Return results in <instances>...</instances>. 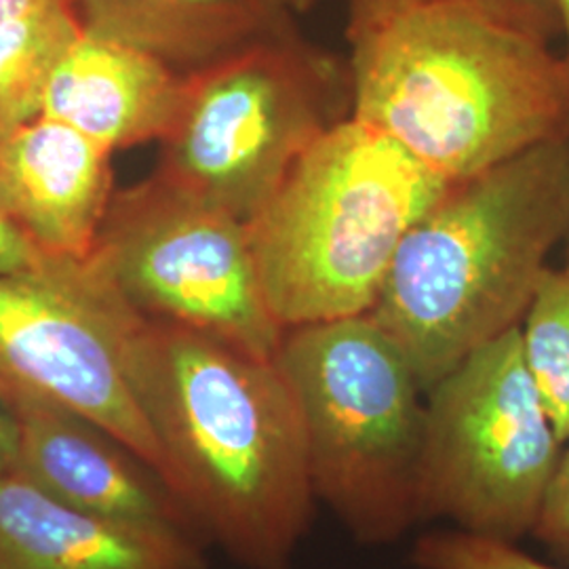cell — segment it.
Listing matches in <instances>:
<instances>
[{
    "label": "cell",
    "mask_w": 569,
    "mask_h": 569,
    "mask_svg": "<svg viewBox=\"0 0 569 569\" xmlns=\"http://www.w3.org/2000/svg\"><path fill=\"white\" fill-rule=\"evenodd\" d=\"M124 366L178 496L244 569H291L315 517L305 428L274 359L138 319Z\"/></svg>",
    "instance_id": "1"
},
{
    "label": "cell",
    "mask_w": 569,
    "mask_h": 569,
    "mask_svg": "<svg viewBox=\"0 0 569 569\" xmlns=\"http://www.w3.org/2000/svg\"><path fill=\"white\" fill-rule=\"evenodd\" d=\"M352 110L448 182L569 136V70L550 42L456 2L346 32Z\"/></svg>",
    "instance_id": "2"
},
{
    "label": "cell",
    "mask_w": 569,
    "mask_h": 569,
    "mask_svg": "<svg viewBox=\"0 0 569 569\" xmlns=\"http://www.w3.org/2000/svg\"><path fill=\"white\" fill-rule=\"evenodd\" d=\"M569 232V136L453 182L407 232L369 312L425 390L521 326Z\"/></svg>",
    "instance_id": "3"
},
{
    "label": "cell",
    "mask_w": 569,
    "mask_h": 569,
    "mask_svg": "<svg viewBox=\"0 0 569 569\" xmlns=\"http://www.w3.org/2000/svg\"><path fill=\"white\" fill-rule=\"evenodd\" d=\"M449 186L352 114L333 124L249 222L279 326L369 315L407 232Z\"/></svg>",
    "instance_id": "4"
},
{
    "label": "cell",
    "mask_w": 569,
    "mask_h": 569,
    "mask_svg": "<svg viewBox=\"0 0 569 569\" xmlns=\"http://www.w3.org/2000/svg\"><path fill=\"white\" fill-rule=\"evenodd\" d=\"M274 363L302 428L312 489L366 547L420 515L427 390L371 315L284 329Z\"/></svg>",
    "instance_id": "5"
},
{
    "label": "cell",
    "mask_w": 569,
    "mask_h": 569,
    "mask_svg": "<svg viewBox=\"0 0 569 569\" xmlns=\"http://www.w3.org/2000/svg\"><path fill=\"white\" fill-rule=\"evenodd\" d=\"M350 110L348 61L300 30L258 42L183 77L154 176L249 224Z\"/></svg>",
    "instance_id": "6"
},
{
    "label": "cell",
    "mask_w": 569,
    "mask_h": 569,
    "mask_svg": "<svg viewBox=\"0 0 569 569\" xmlns=\"http://www.w3.org/2000/svg\"><path fill=\"white\" fill-rule=\"evenodd\" d=\"M563 448L517 327L427 390L422 521L519 545L531 536Z\"/></svg>",
    "instance_id": "7"
},
{
    "label": "cell",
    "mask_w": 569,
    "mask_h": 569,
    "mask_svg": "<svg viewBox=\"0 0 569 569\" xmlns=\"http://www.w3.org/2000/svg\"><path fill=\"white\" fill-rule=\"evenodd\" d=\"M89 264L146 321L277 355L284 329L266 302L249 224L154 173L117 190Z\"/></svg>",
    "instance_id": "8"
},
{
    "label": "cell",
    "mask_w": 569,
    "mask_h": 569,
    "mask_svg": "<svg viewBox=\"0 0 569 569\" xmlns=\"http://www.w3.org/2000/svg\"><path fill=\"white\" fill-rule=\"evenodd\" d=\"M138 319L89 260L56 258L41 272L0 277V397L41 399L96 422L171 489L124 366Z\"/></svg>",
    "instance_id": "9"
},
{
    "label": "cell",
    "mask_w": 569,
    "mask_h": 569,
    "mask_svg": "<svg viewBox=\"0 0 569 569\" xmlns=\"http://www.w3.org/2000/svg\"><path fill=\"white\" fill-rule=\"evenodd\" d=\"M20 420L21 477L61 502L114 523L203 538L163 479L108 430L32 397H2Z\"/></svg>",
    "instance_id": "10"
},
{
    "label": "cell",
    "mask_w": 569,
    "mask_h": 569,
    "mask_svg": "<svg viewBox=\"0 0 569 569\" xmlns=\"http://www.w3.org/2000/svg\"><path fill=\"white\" fill-rule=\"evenodd\" d=\"M112 154L39 114L0 143V197L42 251L89 260L117 194Z\"/></svg>",
    "instance_id": "11"
},
{
    "label": "cell",
    "mask_w": 569,
    "mask_h": 569,
    "mask_svg": "<svg viewBox=\"0 0 569 569\" xmlns=\"http://www.w3.org/2000/svg\"><path fill=\"white\" fill-rule=\"evenodd\" d=\"M182 93L183 74L127 42L84 28L56 63L41 114L119 152L161 142Z\"/></svg>",
    "instance_id": "12"
},
{
    "label": "cell",
    "mask_w": 569,
    "mask_h": 569,
    "mask_svg": "<svg viewBox=\"0 0 569 569\" xmlns=\"http://www.w3.org/2000/svg\"><path fill=\"white\" fill-rule=\"evenodd\" d=\"M201 536L131 528L0 479V569H204Z\"/></svg>",
    "instance_id": "13"
},
{
    "label": "cell",
    "mask_w": 569,
    "mask_h": 569,
    "mask_svg": "<svg viewBox=\"0 0 569 569\" xmlns=\"http://www.w3.org/2000/svg\"><path fill=\"white\" fill-rule=\"evenodd\" d=\"M82 26L192 74L298 28L289 0H74Z\"/></svg>",
    "instance_id": "14"
},
{
    "label": "cell",
    "mask_w": 569,
    "mask_h": 569,
    "mask_svg": "<svg viewBox=\"0 0 569 569\" xmlns=\"http://www.w3.org/2000/svg\"><path fill=\"white\" fill-rule=\"evenodd\" d=\"M82 30L74 0H44L0 26V143L41 114L47 81Z\"/></svg>",
    "instance_id": "15"
},
{
    "label": "cell",
    "mask_w": 569,
    "mask_h": 569,
    "mask_svg": "<svg viewBox=\"0 0 569 569\" xmlns=\"http://www.w3.org/2000/svg\"><path fill=\"white\" fill-rule=\"evenodd\" d=\"M523 361L563 446L569 443V270L549 268L519 326Z\"/></svg>",
    "instance_id": "16"
},
{
    "label": "cell",
    "mask_w": 569,
    "mask_h": 569,
    "mask_svg": "<svg viewBox=\"0 0 569 569\" xmlns=\"http://www.w3.org/2000/svg\"><path fill=\"white\" fill-rule=\"evenodd\" d=\"M418 569H569L545 561L519 545L479 538L460 529L443 528L422 533L409 555Z\"/></svg>",
    "instance_id": "17"
},
{
    "label": "cell",
    "mask_w": 569,
    "mask_h": 569,
    "mask_svg": "<svg viewBox=\"0 0 569 569\" xmlns=\"http://www.w3.org/2000/svg\"><path fill=\"white\" fill-rule=\"evenodd\" d=\"M432 2L465 4L550 44L561 39V21L555 0H346V32L382 20L397 11Z\"/></svg>",
    "instance_id": "18"
},
{
    "label": "cell",
    "mask_w": 569,
    "mask_h": 569,
    "mask_svg": "<svg viewBox=\"0 0 569 569\" xmlns=\"http://www.w3.org/2000/svg\"><path fill=\"white\" fill-rule=\"evenodd\" d=\"M531 536L549 550L550 561L569 568V443L563 448Z\"/></svg>",
    "instance_id": "19"
},
{
    "label": "cell",
    "mask_w": 569,
    "mask_h": 569,
    "mask_svg": "<svg viewBox=\"0 0 569 569\" xmlns=\"http://www.w3.org/2000/svg\"><path fill=\"white\" fill-rule=\"evenodd\" d=\"M56 260L21 228L0 197V277L41 272Z\"/></svg>",
    "instance_id": "20"
},
{
    "label": "cell",
    "mask_w": 569,
    "mask_h": 569,
    "mask_svg": "<svg viewBox=\"0 0 569 569\" xmlns=\"http://www.w3.org/2000/svg\"><path fill=\"white\" fill-rule=\"evenodd\" d=\"M20 458V420L0 397V479L16 472Z\"/></svg>",
    "instance_id": "21"
},
{
    "label": "cell",
    "mask_w": 569,
    "mask_h": 569,
    "mask_svg": "<svg viewBox=\"0 0 569 569\" xmlns=\"http://www.w3.org/2000/svg\"><path fill=\"white\" fill-rule=\"evenodd\" d=\"M41 2L44 0H0V26L20 18L26 11L34 9Z\"/></svg>",
    "instance_id": "22"
},
{
    "label": "cell",
    "mask_w": 569,
    "mask_h": 569,
    "mask_svg": "<svg viewBox=\"0 0 569 569\" xmlns=\"http://www.w3.org/2000/svg\"><path fill=\"white\" fill-rule=\"evenodd\" d=\"M557 2V11H559V21H561V39L563 42V61L569 70V0H555Z\"/></svg>",
    "instance_id": "23"
},
{
    "label": "cell",
    "mask_w": 569,
    "mask_h": 569,
    "mask_svg": "<svg viewBox=\"0 0 569 569\" xmlns=\"http://www.w3.org/2000/svg\"><path fill=\"white\" fill-rule=\"evenodd\" d=\"M319 0H289V4L293 7V11L300 16V13H306V11H310L315 4H317Z\"/></svg>",
    "instance_id": "24"
},
{
    "label": "cell",
    "mask_w": 569,
    "mask_h": 569,
    "mask_svg": "<svg viewBox=\"0 0 569 569\" xmlns=\"http://www.w3.org/2000/svg\"><path fill=\"white\" fill-rule=\"evenodd\" d=\"M566 243H568V251H566V264H563V268H566V270H569V232L568 239H566Z\"/></svg>",
    "instance_id": "25"
}]
</instances>
